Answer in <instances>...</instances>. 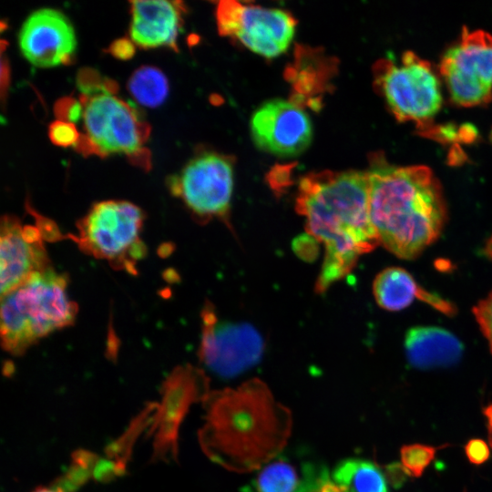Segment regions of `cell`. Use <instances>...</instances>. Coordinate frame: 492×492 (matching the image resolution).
Returning a JSON list of instances; mask_svg holds the SVG:
<instances>
[{"mask_svg": "<svg viewBox=\"0 0 492 492\" xmlns=\"http://www.w3.org/2000/svg\"><path fill=\"white\" fill-rule=\"evenodd\" d=\"M199 440L214 463L236 473L259 470L282 454L292 413L258 378L210 393Z\"/></svg>", "mask_w": 492, "mask_h": 492, "instance_id": "obj_1", "label": "cell"}, {"mask_svg": "<svg viewBox=\"0 0 492 492\" xmlns=\"http://www.w3.org/2000/svg\"><path fill=\"white\" fill-rule=\"evenodd\" d=\"M296 208L305 220L308 233L324 247L317 292H324L347 276L360 256L380 244L370 219L367 171L304 177L299 185Z\"/></svg>", "mask_w": 492, "mask_h": 492, "instance_id": "obj_2", "label": "cell"}, {"mask_svg": "<svg viewBox=\"0 0 492 492\" xmlns=\"http://www.w3.org/2000/svg\"><path fill=\"white\" fill-rule=\"evenodd\" d=\"M367 173L370 219L379 243L398 258H416L445 226L446 208L439 182L422 165L376 161Z\"/></svg>", "mask_w": 492, "mask_h": 492, "instance_id": "obj_3", "label": "cell"}, {"mask_svg": "<svg viewBox=\"0 0 492 492\" xmlns=\"http://www.w3.org/2000/svg\"><path fill=\"white\" fill-rule=\"evenodd\" d=\"M67 285L66 275L50 268L1 296V343L7 353L20 355L40 339L73 324L77 305Z\"/></svg>", "mask_w": 492, "mask_h": 492, "instance_id": "obj_4", "label": "cell"}, {"mask_svg": "<svg viewBox=\"0 0 492 492\" xmlns=\"http://www.w3.org/2000/svg\"><path fill=\"white\" fill-rule=\"evenodd\" d=\"M144 213L137 205L108 200L94 204L69 235L87 254L133 273L146 253L140 238Z\"/></svg>", "mask_w": 492, "mask_h": 492, "instance_id": "obj_5", "label": "cell"}, {"mask_svg": "<svg viewBox=\"0 0 492 492\" xmlns=\"http://www.w3.org/2000/svg\"><path fill=\"white\" fill-rule=\"evenodd\" d=\"M375 82L388 108L400 121L425 122L442 105L439 80L431 65L412 51L403 53L400 62L379 61Z\"/></svg>", "mask_w": 492, "mask_h": 492, "instance_id": "obj_6", "label": "cell"}, {"mask_svg": "<svg viewBox=\"0 0 492 492\" xmlns=\"http://www.w3.org/2000/svg\"><path fill=\"white\" fill-rule=\"evenodd\" d=\"M82 118L85 138L77 146L101 156L138 154L149 134L131 106L107 90L84 99Z\"/></svg>", "mask_w": 492, "mask_h": 492, "instance_id": "obj_7", "label": "cell"}, {"mask_svg": "<svg viewBox=\"0 0 492 492\" xmlns=\"http://www.w3.org/2000/svg\"><path fill=\"white\" fill-rule=\"evenodd\" d=\"M440 73L454 102L465 107L492 99V35L481 29H464L446 50Z\"/></svg>", "mask_w": 492, "mask_h": 492, "instance_id": "obj_8", "label": "cell"}, {"mask_svg": "<svg viewBox=\"0 0 492 492\" xmlns=\"http://www.w3.org/2000/svg\"><path fill=\"white\" fill-rule=\"evenodd\" d=\"M36 224H24L5 215L0 227V291L8 293L32 275L51 267L45 246L46 241L61 237L56 225L32 210Z\"/></svg>", "mask_w": 492, "mask_h": 492, "instance_id": "obj_9", "label": "cell"}, {"mask_svg": "<svg viewBox=\"0 0 492 492\" xmlns=\"http://www.w3.org/2000/svg\"><path fill=\"white\" fill-rule=\"evenodd\" d=\"M220 35L231 36L249 50L273 58L287 50L296 22L286 11L237 1H221L216 12Z\"/></svg>", "mask_w": 492, "mask_h": 492, "instance_id": "obj_10", "label": "cell"}, {"mask_svg": "<svg viewBox=\"0 0 492 492\" xmlns=\"http://www.w3.org/2000/svg\"><path fill=\"white\" fill-rule=\"evenodd\" d=\"M169 187L198 220L218 218L228 222L233 168L224 156L206 153L194 158L169 179Z\"/></svg>", "mask_w": 492, "mask_h": 492, "instance_id": "obj_11", "label": "cell"}, {"mask_svg": "<svg viewBox=\"0 0 492 492\" xmlns=\"http://www.w3.org/2000/svg\"><path fill=\"white\" fill-rule=\"evenodd\" d=\"M262 352V338L252 326L220 320L211 303H205L198 354L207 368L224 377L235 376L257 364Z\"/></svg>", "mask_w": 492, "mask_h": 492, "instance_id": "obj_12", "label": "cell"}, {"mask_svg": "<svg viewBox=\"0 0 492 492\" xmlns=\"http://www.w3.org/2000/svg\"><path fill=\"white\" fill-rule=\"evenodd\" d=\"M250 129L256 147L280 157L301 154L313 139V125L308 114L281 98L260 106L251 116Z\"/></svg>", "mask_w": 492, "mask_h": 492, "instance_id": "obj_13", "label": "cell"}, {"mask_svg": "<svg viewBox=\"0 0 492 492\" xmlns=\"http://www.w3.org/2000/svg\"><path fill=\"white\" fill-rule=\"evenodd\" d=\"M18 45L24 57L33 66L53 67L72 61L77 38L67 15L54 8H40L22 25Z\"/></svg>", "mask_w": 492, "mask_h": 492, "instance_id": "obj_14", "label": "cell"}, {"mask_svg": "<svg viewBox=\"0 0 492 492\" xmlns=\"http://www.w3.org/2000/svg\"><path fill=\"white\" fill-rule=\"evenodd\" d=\"M130 38L142 48L177 49L183 6L177 1H132Z\"/></svg>", "mask_w": 492, "mask_h": 492, "instance_id": "obj_15", "label": "cell"}, {"mask_svg": "<svg viewBox=\"0 0 492 492\" xmlns=\"http://www.w3.org/2000/svg\"><path fill=\"white\" fill-rule=\"evenodd\" d=\"M164 429L157 436L156 446L159 450H174L177 431L182 417L191 403L204 401L209 392V381L201 370L187 365L177 368L168 378L164 385Z\"/></svg>", "mask_w": 492, "mask_h": 492, "instance_id": "obj_16", "label": "cell"}, {"mask_svg": "<svg viewBox=\"0 0 492 492\" xmlns=\"http://www.w3.org/2000/svg\"><path fill=\"white\" fill-rule=\"evenodd\" d=\"M405 348L410 364L419 369L454 364L463 353L461 342L453 333L432 326L410 329L405 336Z\"/></svg>", "mask_w": 492, "mask_h": 492, "instance_id": "obj_17", "label": "cell"}, {"mask_svg": "<svg viewBox=\"0 0 492 492\" xmlns=\"http://www.w3.org/2000/svg\"><path fill=\"white\" fill-rule=\"evenodd\" d=\"M316 492H387L385 478L372 462L349 458L321 477Z\"/></svg>", "mask_w": 492, "mask_h": 492, "instance_id": "obj_18", "label": "cell"}, {"mask_svg": "<svg viewBox=\"0 0 492 492\" xmlns=\"http://www.w3.org/2000/svg\"><path fill=\"white\" fill-rule=\"evenodd\" d=\"M315 464H297L281 454L261 467L241 492H305Z\"/></svg>", "mask_w": 492, "mask_h": 492, "instance_id": "obj_19", "label": "cell"}, {"mask_svg": "<svg viewBox=\"0 0 492 492\" xmlns=\"http://www.w3.org/2000/svg\"><path fill=\"white\" fill-rule=\"evenodd\" d=\"M377 304L388 311H400L409 306L423 292L413 276L400 267H390L378 273L373 282Z\"/></svg>", "mask_w": 492, "mask_h": 492, "instance_id": "obj_20", "label": "cell"}, {"mask_svg": "<svg viewBox=\"0 0 492 492\" xmlns=\"http://www.w3.org/2000/svg\"><path fill=\"white\" fill-rule=\"evenodd\" d=\"M128 88L139 104L153 108L165 100L169 86L166 77L159 69L143 66L132 74Z\"/></svg>", "mask_w": 492, "mask_h": 492, "instance_id": "obj_21", "label": "cell"}, {"mask_svg": "<svg viewBox=\"0 0 492 492\" xmlns=\"http://www.w3.org/2000/svg\"><path fill=\"white\" fill-rule=\"evenodd\" d=\"M436 448L425 445H409L401 449V460L405 471L420 477L434 459Z\"/></svg>", "mask_w": 492, "mask_h": 492, "instance_id": "obj_22", "label": "cell"}, {"mask_svg": "<svg viewBox=\"0 0 492 492\" xmlns=\"http://www.w3.org/2000/svg\"><path fill=\"white\" fill-rule=\"evenodd\" d=\"M50 140L56 146L70 147L77 145L80 134L74 123L57 119L50 124L48 128Z\"/></svg>", "mask_w": 492, "mask_h": 492, "instance_id": "obj_23", "label": "cell"}, {"mask_svg": "<svg viewBox=\"0 0 492 492\" xmlns=\"http://www.w3.org/2000/svg\"><path fill=\"white\" fill-rule=\"evenodd\" d=\"M473 314L492 353V291L474 306Z\"/></svg>", "mask_w": 492, "mask_h": 492, "instance_id": "obj_24", "label": "cell"}, {"mask_svg": "<svg viewBox=\"0 0 492 492\" xmlns=\"http://www.w3.org/2000/svg\"><path fill=\"white\" fill-rule=\"evenodd\" d=\"M468 460L476 465L486 462L489 457V448L481 439H471L465 446Z\"/></svg>", "mask_w": 492, "mask_h": 492, "instance_id": "obj_25", "label": "cell"}, {"mask_svg": "<svg viewBox=\"0 0 492 492\" xmlns=\"http://www.w3.org/2000/svg\"><path fill=\"white\" fill-rule=\"evenodd\" d=\"M109 51L118 58H129L134 53L133 42L127 39H119L111 45Z\"/></svg>", "mask_w": 492, "mask_h": 492, "instance_id": "obj_26", "label": "cell"}, {"mask_svg": "<svg viewBox=\"0 0 492 492\" xmlns=\"http://www.w3.org/2000/svg\"><path fill=\"white\" fill-rule=\"evenodd\" d=\"M485 415L488 419L490 442L492 444V405L486 409Z\"/></svg>", "mask_w": 492, "mask_h": 492, "instance_id": "obj_27", "label": "cell"}, {"mask_svg": "<svg viewBox=\"0 0 492 492\" xmlns=\"http://www.w3.org/2000/svg\"><path fill=\"white\" fill-rule=\"evenodd\" d=\"M34 492H65L59 487L51 488V487H39L36 488Z\"/></svg>", "mask_w": 492, "mask_h": 492, "instance_id": "obj_28", "label": "cell"}]
</instances>
